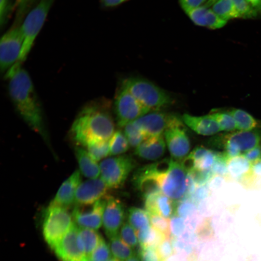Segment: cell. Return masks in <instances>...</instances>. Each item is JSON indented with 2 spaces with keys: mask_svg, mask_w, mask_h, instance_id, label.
<instances>
[{
  "mask_svg": "<svg viewBox=\"0 0 261 261\" xmlns=\"http://www.w3.org/2000/svg\"><path fill=\"white\" fill-rule=\"evenodd\" d=\"M4 75L16 112L31 129L45 137L42 107L29 73L17 61Z\"/></svg>",
  "mask_w": 261,
  "mask_h": 261,
  "instance_id": "6da1fadb",
  "label": "cell"
},
{
  "mask_svg": "<svg viewBox=\"0 0 261 261\" xmlns=\"http://www.w3.org/2000/svg\"><path fill=\"white\" fill-rule=\"evenodd\" d=\"M110 115L98 105L91 103L84 106L74 119L70 131L72 140L77 145L109 141L115 131Z\"/></svg>",
  "mask_w": 261,
  "mask_h": 261,
  "instance_id": "7a4b0ae2",
  "label": "cell"
},
{
  "mask_svg": "<svg viewBox=\"0 0 261 261\" xmlns=\"http://www.w3.org/2000/svg\"><path fill=\"white\" fill-rule=\"evenodd\" d=\"M122 86L150 111L159 110L173 102L165 91L146 79L130 77L124 80Z\"/></svg>",
  "mask_w": 261,
  "mask_h": 261,
  "instance_id": "3957f363",
  "label": "cell"
},
{
  "mask_svg": "<svg viewBox=\"0 0 261 261\" xmlns=\"http://www.w3.org/2000/svg\"><path fill=\"white\" fill-rule=\"evenodd\" d=\"M72 214L67 208L49 205L44 211L43 233L53 249L74 224Z\"/></svg>",
  "mask_w": 261,
  "mask_h": 261,
  "instance_id": "277c9868",
  "label": "cell"
},
{
  "mask_svg": "<svg viewBox=\"0 0 261 261\" xmlns=\"http://www.w3.org/2000/svg\"><path fill=\"white\" fill-rule=\"evenodd\" d=\"M54 0H40L39 3L28 14L20 26L23 44L18 62L26 59L34 42L41 30Z\"/></svg>",
  "mask_w": 261,
  "mask_h": 261,
  "instance_id": "5b68a950",
  "label": "cell"
},
{
  "mask_svg": "<svg viewBox=\"0 0 261 261\" xmlns=\"http://www.w3.org/2000/svg\"><path fill=\"white\" fill-rule=\"evenodd\" d=\"M102 179L110 188L122 187L135 166V162L127 155L112 157L103 160L100 164Z\"/></svg>",
  "mask_w": 261,
  "mask_h": 261,
  "instance_id": "8992f818",
  "label": "cell"
},
{
  "mask_svg": "<svg viewBox=\"0 0 261 261\" xmlns=\"http://www.w3.org/2000/svg\"><path fill=\"white\" fill-rule=\"evenodd\" d=\"M114 105L117 123L120 127H124L151 112L122 86L116 96Z\"/></svg>",
  "mask_w": 261,
  "mask_h": 261,
  "instance_id": "52a82bcc",
  "label": "cell"
},
{
  "mask_svg": "<svg viewBox=\"0 0 261 261\" xmlns=\"http://www.w3.org/2000/svg\"><path fill=\"white\" fill-rule=\"evenodd\" d=\"M164 135L173 158L177 160H181L187 156L190 145L182 118L174 115Z\"/></svg>",
  "mask_w": 261,
  "mask_h": 261,
  "instance_id": "ba28073f",
  "label": "cell"
},
{
  "mask_svg": "<svg viewBox=\"0 0 261 261\" xmlns=\"http://www.w3.org/2000/svg\"><path fill=\"white\" fill-rule=\"evenodd\" d=\"M187 174L180 162L174 160L170 168L159 175L161 192L173 201H177L183 198Z\"/></svg>",
  "mask_w": 261,
  "mask_h": 261,
  "instance_id": "9c48e42d",
  "label": "cell"
},
{
  "mask_svg": "<svg viewBox=\"0 0 261 261\" xmlns=\"http://www.w3.org/2000/svg\"><path fill=\"white\" fill-rule=\"evenodd\" d=\"M23 44L20 27H15L2 36L0 43V68L5 72L18 60Z\"/></svg>",
  "mask_w": 261,
  "mask_h": 261,
  "instance_id": "30bf717a",
  "label": "cell"
},
{
  "mask_svg": "<svg viewBox=\"0 0 261 261\" xmlns=\"http://www.w3.org/2000/svg\"><path fill=\"white\" fill-rule=\"evenodd\" d=\"M261 140V131L254 129L218 135L212 139L211 144L222 148L224 144H229L244 153L258 146Z\"/></svg>",
  "mask_w": 261,
  "mask_h": 261,
  "instance_id": "8fae6325",
  "label": "cell"
},
{
  "mask_svg": "<svg viewBox=\"0 0 261 261\" xmlns=\"http://www.w3.org/2000/svg\"><path fill=\"white\" fill-rule=\"evenodd\" d=\"M106 198L87 205H76L72 216L74 223L78 227L97 230L102 224Z\"/></svg>",
  "mask_w": 261,
  "mask_h": 261,
  "instance_id": "7c38bea8",
  "label": "cell"
},
{
  "mask_svg": "<svg viewBox=\"0 0 261 261\" xmlns=\"http://www.w3.org/2000/svg\"><path fill=\"white\" fill-rule=\"evenodd\" d=\"M125 218V210L120 200L108 195L106 197L102 224L107 237L111 238L118 234Z\"/></svg>",
  "mask_w": 261,
  "mask_h": 261,
  "instance_id": "4fadbf2b",
  "label": "cell"
},
{
  "mask_svg": "<svg viewBox=\"0 0 261 261\" xmlns=\"http://www.w3.org/2000/svg\"><path fill=\"white\" fill-rule=\"evenodd\" d=\"M109 188L102 178H96L85 181L80 184L76 190L74 203L77 205H91L105 198L108 195Z\"/></svg>",
  "mask_w": 261,
  "mask_h": 261,
  "instance_id": "5bb4252c",
  "label": "cell"
},
{
  "mask_svg": "<svg viewBox=\"0 0 261 261\" xmlns=\"http://www.w3.org/2000/svg\"><path fill=\"white\" fill-rule=\"evenodd\" d=\"M78 230L74 223L52 249L61 261H81L86 257L78 244Z\"/></svg>",
  "mask_w": 261,
  "mask_h": 261,
  "instance_id": "9a60e30c",
  "label": "cell"
},
{
  "mask_svg": "<svg viewBox=\"0 0 261 261\" xmlns=\"http://www.w3.org/2000/svg\"><path fill=\"white\" fill-rule=\"evenodd\" d=\"M174 115L160 110L151 111L133 121L145 138L161 135L168 127Z\"/></svg>",
  "mask_w": 261,
  "mask_h": 261,
  "instance_id": "2e32d148",
  "label": "cell"
},
{
  "mask_svg": "<svg viewBox=\"0 0 261 261\" xmlns=\"http://www.w3.org/2000/svg\"><path fill=\"white\" fill-rule=\"evenodd\" d=\"M216 154V152L203 146H197L180 162L187 173L195 169H211L215 160Z\"/></svg>",
  "mask_w": 261,
  "mask_h": 261,
  "instance_id": "e0dca14e",
  "label": "cell"
},
{
  "mask_svg": "<svg viewBox=\"0 0 261 261\" xmlns=\"http://www.w3.org/2000/svg\"><path fill=\"white\" fill-rule=\"evenodd\" d=\"M81 173L74 171L62 184L50 205L68 208L75 202L76 190L81 183Z\"/></svg>",
  "mask_w": 261,
  "mask_h": 261,
  "instance_id": "ac0fdd59",
  "label": "cell"
},
{
  "mask_svg": "<svg viewBox=\"0 0 261 261\" xmlns=\"http://www.w3.org/2000/svg\"><path fill=\"white\" fill-rule=\"evenodd\" d=\"M229 178L239 182L245 186L254 185L251 173V163L241 155L230 159L227 162Z\"/></svg>",
  "mask_w": 261,
  "mask_h": 261,
  "instance_id": "d6986e66",
  "label": "cell"
},
{
  "mask_svg": "<svg viewBox=\"0 0 261 261\" xmlns=\"http://www.w3.org/2000/svg\"><path fill=\"white\" fill-rule=\"evenodd\" d=\"M144 200L145 210L149 214L169 218L174 215L175 202L161 191L149 195Z\"/></svg>",
  "mask_w": 261,
  "mask_h": 261,
  "instance_id": "ffe728a7",
  "label": "cell"
},
{
  "mask_svg": "<svg viewBox=\"0 0 261 261\" xmlns=\"http://www.w3.org/2000/svg\"><path fill=\"white\" fill-rule=\"evenodd\" d=\"M181 118L185 125L201 135H212L220 131L218 124L211 114L195 116L185 114Z\"/></svg>",
  "mask_w": 261,
  "mask_h": 261,
  "instance_id": "44dd1931",
  "label": "cell"
},
{
  "mask_svg": "<svg viewBox=\"0 0 261 261\" xmlns=\"http://www.w3.org/2000/svg\"><path fill=\"white\" fill-rule=\"evenodd\" d=\"M165 148V141L161 135L145 138L136 147L135 153L142 159L154 160L164 155Z\"/></svg>",
  "mask_w": 261,
  "mask_h": 261,
  "instance_id": "7402d4cb",
  "label": "cell"
},
{
  "mask_svg": "<svg viewBox=\"0 0 261 261\" xmlns=\"http://www.w3.org/2000/svg\"><path fill=\"white\" fill-rule=\"evenodd\" d=\"M74 150L80 173L90 179L97 178L100 173V169L96 161L83 147L76 146Z\"/></svg>",
  "mask_w": 261,
  "mask_h": 261,
  "instance_id": "603a6c76",
  "label": "cell"
},
{
  "mask_svg": "<svg viewBox=\"0 0 261 261\" xmlns=\"http://www.w3.org/2000/svg\"><path fill=\"white\" fill-rule=\"evenodd\" d=\"M102 239L97 230L79 227L78 242L86 257L90 255Z\"/></svg>",
  "mask_w": 261,
  "mask_h": 261,
  "instance_id": "cb8c5ba5",
  "label": "cell"
},
{
  "mask_svg": "<svg viewBox=\"0 0 261 261\" xmlns=\"http://www.w3.org/2000/svg\"><path fill=\"white\" fill-rule=\"evenodd\" d=\"M136 232L139 245L143 247L157 248L166 237L151 225Z\"/></svg>",
  "mask_w": 261,
  "mask_h": 261,
  "instance_id": "d4e9b609",
  "label": "cell"
},
{
  "mask_svg": "<svg viewBox=\"0 0 261 261\" xmlns=\"http://www.w3.org/2000/svg\"><path fill=\"white\" fill-rule=\"evenodd\" d=\"M227 111L233 117L237 130H250L259 127V122L244 110L234 108Z\"/></svg>",
  "mask_w": 261,
  "mask_h": 261,
  "instance_id": "484cf974",
  "label": "cell"
},
{
  "mask_svg": "<svg viewBox=\"0 0 261 261\" xmlns=\"http://www.w3.org/2000/svg\"><path fill=\"white\" fill-rule=\"evenodd\" d=\"M109 245L113 256L120 261H126L135 254L133 248L125 243L118 234L110 239Z\"/></svg>",
  "mask_w": 261,
  "mask_h": 261,
  "instance_id": "4316f807",
  "label": "cell"
},
{
  "mask_svg": "<svg viewBox=\"0 0 261 261\" xmlns=\"http://www.w3.org/2000/svg\"><path fill=\"white\" fill-rule=\"evenodd\" d=\"M210 8L218 16L226 21L240 18L232 0H217Z\"/></svg>",
  "mask_w": 261,
  "mask_h": 261,
  "instance_id": "83f0119b",
  "label": "cell"
},
{
  "mask_svg": "<svg viewBox=\"0 0 261 261\" xmlns=\"http://www.w3.org/2000/svg\"><path fill=\"white\" fill-rule=\"evenodd\" d=\"M129 223L138 231L142 228L150 225L149 213L140 208L131 207L128 212Z\"/></svg>",
  "mask_w": 261,
  "mask_h": 261,
  "instance_id": "f1b7e54d",
  "label": "cell"
},
{
  "mask_svg": "<svg viewBox=\"0 0 261 261\" xmlns=\"http://www.w3.org/2000/svg\"><path fill=\"white\" fill-rule=\"evenodd\" d=\"M110 155H118L126 152L129 148L128 139L121 131H116L109 140Z\"/></svg>",
  "mask_w": 261,
  "mask_h": 261,
  "instance_id": "f546056e",
  "label": "cell"
},
{
  "mask_svg": "<svg viewBox=\"0 0 261 261\" xmlns=\"http://www.w3.org/2000/svg\"><path fill=\"white\" fill-rule=\"evenodd\" d=\"M197 207L190 198L183 197L175 201L174 215L186 219L196 212Z\"/></svg>",
  "mask_w": 261,
  "mask_h": 261,
  "instance_id": "4dcf8cb0",
  "label": "cell"
},
{
  "mask_svg": "<svg viewBox=\"0 0 261 261\" xmlns=\"http://www.w3.org/2000/svg\"><path fill=\"white\" fill-rule=\"evenodd\" d=\"M124 134L130 145L133 147H137L145 139L143 132L133 121L124 127Z\"/></svg>",
  "mask_w": 261,
  "mask_h": 261,
  "instance_id": "1f68e13d",
  "label": "cell"
},
{
  "mask_svg": "<svg viewBox=\"0 0 261 261\" xmlns=\"http://www.w3.org/2000/svg\"><path fill=\"white\" fill-rule=\"evenodd\" d=\"M86 147L87 152L96 161H99L110 154L109 141L94 143Z\"/></svg>",
  "mask_w": 261,
  "mask_h": 261,
  "instance_id": "d6a6232c",
  "label": "cell"
},
{
  "mask_svg": "<svg viewBox=\"0 0 261 261\" xmlns=\"http://www.w3.org/2000/svg\"><path fill=\"white\" fill-rule=\"evenodd\" d=\"M211 115L218 124L220 131H231L236 129L233 117L227 111H216Z\"/></svg>",
  "mask_w": 261,
  "mask_h": 261,
  "instance_id": "836d02e7",
  "label": "cell"
},
{
  "mask_svg": "<svg viewBox=\"0 0 261 261\" xmlns=\"http://www.w3.org/2000/svg\"><path fill=\"white\" fill-rule=\"evenodd\" d=\"M119 236L128 246L134 249L138 246V239L137 232L129 223H124L120 228Z\"/></svg>",
  "mask_w": 261,
  "mask_h": 261,
  "instance_id": "e575fe53",
  "label": "cell"
},
{
  "mask_svg": "<svg viewBox=\"0 0 261 261\" xmlns=\"http://www.w3.org/2000/svg\"><path fill=\"white\" fill-rule=\"evenodd\" d=\"M228 158L223 152H216L215 162L211 170L215 175H220L227 178H229L227 167Z\"/></svg>",
  "mask_w": 261,
  "mask_h": 261,
  "instance_id": "d590c367",
  "label": "cell"
},
{
  "mask_svg": "<svg viewBox=\"0 0 261 261\" xmlns=\"http://www.w3.org/2000/svg\"><path fill=\"white\" fill-rule=\"evenodd\" d=\"M149 216L150 224L154 228L164 234L166 237H171L170 218L156 214H149Z\"/></svg>",
  "mask_w": 261,
  "mask_h": 261,
  "instance_id": "8d00e7d4",
  "label": "cell"
},
{
  "mask_svg": "<svg viewBox=\"0 0 261 261\" xmlns=\"http://www.w3.org/2000/svg\"><path fill=\"white\" fill-rule=\"evenodd\" d=\"M240 18L253 19L259 15L247 0H232Z\"/></svg>",
  "mask_w": 261,
  "mask_h": 261,
  "instance_id": "74e56055",
  "label": "cell"
},
{
  "mask_svg": "<svg viewBox=\"0 0 261 261\" xmlns=\"http://www.w3.org/2000/svg\"><path fill=\"white\" fill-rule=\"evenodd\" d=\"M111 254L109 245L102 238L88 257L92 261H107L111 258Z\"/></svg>",
  "mask_w": 261,
  "mask_h": 261,
  "instance_id": "f35d334b",
  "label": "cell"
},
{
  "mask_svg": "<svg viewBox=\"0 0 261 261\" xmlns=\"http://www.w3.org/2000/svg\"><path fill=\"white\" fill-rule=\"evenodd\" d=\"M208 9V7L203 5L186 13L195 25L206 27V13Z\"/></svg>",
  "mask_w": 261,
  "mask_h": 261,
  "instance_id": "ab89813d",
  "label": "cell"
},
{
  "mask_svg": "<svg viewBox=\"0 0 261 261\" xmlns=\"http://www.w3.org/2000/svg\"><path fill=\"white\" fill-rule=\"evenodd\" d=\"M187 173L190 174L198 186L206 185L215 175L211 169L205 170L195 169Z\"/></svg>",
  "mask_w": 261,
  "mask_h": 261,
  "instance_id": "60d3db41",
  "label": "cell"
},
{
  "mask_svg": "<svg viewBox=\"0 0 261 261\" xmlns=\"http://www.w3.org/2000/svg\"><path fill=\"white\" fill-rule=\"evenodd\" d=\"M171 236L178 237L186 230L185 219L174 215L170 218Z\"/></svg>",
  "mask_w": 261,
  "mask_h": 261,
  "instance_id": "b9f144b4",
  "label": "cell"
},
{
  "mask_svg": "<svg viewBox=\"0 0 261 261\" xmlns=\"http://www.w3.org/2000/svg\"><path fill=\"white\" fill-rule=\"evenodd\" d=\"M161 261H165L174 253L171 237H166L157 247Z\"/></svg>",
  "mask_w": 261,
  "mask_h": 261,
  "instance_id": "7bdbcfd3",
  "label": "cell"
},
{
  "mask_svg": "<svg viewBox=\"0 0 261 261\" xmlns=\"http://www.w3.org/2000/svg\"><path fill=\"white\" fill-rule=\"evenodd\" d=\"M174 253L182 254L188 256L192 255L193 246L188 244L178 237L171 236Z\"/></svg>",
  "mask_w": 261,
  "mask_h": 261,
  "instance_id": "ee69618b",
  "label": "cell"
},
{
  "mask_svg": "<svg viewBox=\"0 0 261 261\" xmlns=\"http://www.w3.org/2000/svg\"><path fill=\"white\" fill-rule=\"evenodd\" d=\"M227 21L222 19L208 8L206 13V27L210 29H218L224 27Z\"/></svg>",
  "mask_w": 261,
  "mask_h": 261,
  "instance_id": "f6af8a7d",
  "label": "cell"
},
{
  "mask_svg": "<svg viewBox=\"0 0 261 261\" xmlns=\"http://www.w3.org/2000/svg\"><path fill=\"white\" fill-rule=\"evenodd\" d=\"M138 252L141 261H161L157 248L143 247L139 245Z\"/></svg>",
  "mask_w": 261,
  "mask_h": 261,
  "instance_id": "bcb514c9",
  "label": "cell"
},
{
  "mask_svg": "<svg viewBox=\"0 0 261 261\" xmlns=\"http://www.w3.org/2000/svg\"><path fill=\"white\" fill-rule=\"evenodd\" d=\"M209 188L206 184L198 186L191 196V200L197 205L204 200L209 195Z\"/></svg>",
  "mask_w": 261,
  "mask_h": 261,
  "instance_id": "7dc6e473",
  "label": "cell"
},
{
  "mask_svg": "<svg viewBox=\"0 0 261 261\" xmlns=\"http://www.w3.org/2000/svg\"><path fill=\"white\" fill-rule=\"evenodd\" d=\"M11 7L10 0H0V23L1 27L4 26L8 21Z\"/></svg>",
  "mask_w": 261,
  "mask_h": 261,
  "instance_id": "c3c4849f",
  "label": "cell"
},
{
  "mask_svg": "<svg viewBox=\"0 0 261 261\" xmlns=\"http://www.w3.org/2000/svg\"><path fill=\"white\" fill-rule=\"evenodd\" d=\"M208 0H179L181 6L185 13L204 5Z\"/></svg>",
  "mask_w": 261,
  "mask_h": 261,
  "instance_id": "681fc988",
  "label": "cell"
},
{
  "mask_svg": "<svg viewBox=\"0 0 261 261\" xmlns=\"http://www.w3.org/2000/svg\"><path fill=\"white\" fill-rule=\"evenodd\" d=\"M242 155L251 163L261 158V147L258 145Z\"/></svg>",
  "mask_w": 261,
  "mask_h": 261,
  "instance_id": "f907efd6",
  "label": "cell"
},
{
  "mask_svg": "<svg viewBox=\"0 0 261 261\" xmlns=\"http://www.w3.org/2000/svg\"><path fill=\"white\" fill-rule=\"evenodd\" d=\"M251 173L255 184L261 179V158L251 163Z\"/></svg>",
  "mask_w": 261,
  "mask_h": 261,
  "instance_id": "816d5d0a",
  "label": "cell"
},
{
  "mask_svg": "<svg viewBox=\"0 0 261 261\" xmlns=\"http://www.w3.org/2000/svg\"><path fill=\"white\" fill-rule=\"evenodd\" d=\"M196 256L194 253L190 256L182 254L174 253L165 261H196Z\"/></svg>",
  "mask_w": 261,
  "mask_h": 261,
  "instance_id": "f5cc1de1",
  "label": "cell"
},
{
  "mask_svg": "<svg viewBox=\"0 0 261 261\" xmlns=\"http://www.w3.org/2000/svg\"><path fill=\"white\" fill-rule=\"evenodd\" d=\"M224 177L220 175L215 174L210 180V183L208 185L209 189H217L223 183L224 180Z\"/></svg>",
  "mask_w": 261,
  "mask_h": 261,
  "instance_id": "db71d44e",
  "label": "cell"
},
{
  "mask_svg": "<svg viewBox=\"0 0 261 261\" xmlns=\"http://www.w3.org/2000/svg\"><path fill=\"white\" fill-rule=\"evenodd\" d=\"M128 0H101L102 5L106 7L118 6Z\"/></svg>",
  "mask_w": 261,
  "mask_h": 261,
  "instance_id": "11a10c76",
  "label": "cell"
},
{
  "mask_svg": "<svg viewBox=\"0 0 261 261\" xmlns=\"http://www.w3.org/2000/svg\"><path fill=\"white\" fill-rule=\"evenodd\" d=\"M252 7L261 15V0H247Z\"/></svg>",
  "mask_w": 261,
  "mask_h": 261,
  "instance_id": "9f6ffc18",
  "label": "cell"
},
{
  "mask_svg": "<svg viewBox=\"0 0 261 261\" xmlns=\"http://www.w3.org/2000/svg\"><path fill=\"white\" fill-rule=\"evenodd\" d=\"M32 0H18L19 15L22 14Z\"/></svg>",
  "mask_w": 261,
  "mask_h": 261,
  "instance_id": "6f0895ef",
  "label": "cell"
},
{
  "mask_svg": "<svg viewBox=\"0 0 261 261\" xmlns=\"http://www.w3.org/2000/svg\"><path fill=\"white\" fill-rule=\"evenodd\" d=\"M126 261H140V259L137 254H134Z\"/></svg>",
  "mask_w": 261,
  "mask_h": 261,
  "instance_id": "680465c9",
  "label": "cell"
},
{
  "mask_svg": "<svg viewBox=\"0 0 261 261\" xmlns=\"http://www.w3.org/2000/svg\"><path fill=\"white\" fill-rule=\"evenodd\" d=\"M217 0H208L204 5L208 8H210L211 5Z\"/></svg>",
  "mask_w": 261,
  "mask_h": 261,
  "instance_id": "91938a15",
  "label": "cell"
},
{
  "mask_svg": "<svg viewBox=\"0 0 261 261\" xmlns=\"http://www.w3.org/2000/svg\"><path fill=\"white\" fill-rule=\"evenodd\" d=\"M81 261H92L88 257H86Z\"/></svg>",
  "mask_w": 261,
  "mask_h": 261,
  "instance_id": "94428289",
  "label": "cell"
},
{
  "mask_svg": "<svg viewBox=\"0 0 261 261\" xmlns=\"http://www.w3.org/2000/svg\"><path fill=\"white\" fill-rule=\"evenodd\" d=\"M107 261H120L118 260V259H116V258H111L110 259H109Z\"/></svg>",
  "mask_w": 261,
  "mask_h": 261,
  "instance_id": "6125c7cd",
  "label": "cell"
},
{
  "mask_svg": "<svg viewBox=\"0 0 261 261\" xmlns=\"http://www.w3.org/2000/svg\"><path fill=\"white\" fill-rule=\"evenodd\" d=\"M259 127H261V122H259Z\"/></svg>",
  "mask_w": 261,
  "mask_h": 261,
  "instance_id": "be15d7a7",
  "label": "cell"
}]
</instances>
